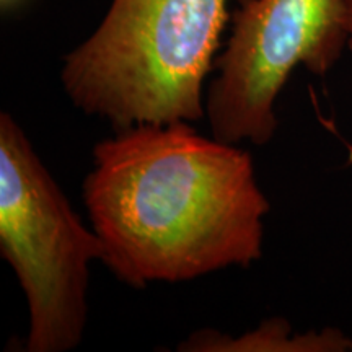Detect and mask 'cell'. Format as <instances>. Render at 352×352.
Instances as JSON below:
<instances>
[{
    "label": "cell",
    "mask_w": 352,
    "mask_h": 352,
    "mask_svg": "<svg viewBox=\"0 0 352 352\" xmlns=\"http://www.w3.org/2000/svg\"><path fill=\"white\" fill-rule=\"evenodd\" d=\"M83 202L103 263L134 289L252 266L270 212L252 155L188 121L126 127L96 144Z\"/></svg>",
    "instance_id": "1"
},
{
    "label": "cell",
    "mask_w": 352,
    "mask_h": 352,
    "mask_svg": "<svg viewBox=\"0 0 352 352\" xmlns=\"http://www.w3.org/2000/svg\"><path fill=\"white\" fill-rule=\"evenodd\" d=\"M227 20V0H113L60 80L77 108L118 131L199 121Z\"/></svg>",
    "instance_id": "2"
},
{
    "label": "cell",
    "mask_w": 352,
    "mask_h": 352,
    "mask_svg": "<svg viewBox=\"0 0 352 352\" xmlns=\"http://www.w3.org/2000/svg\"><path fill=\"white\" fill-rule=\"evenodd\" d=\"M0 253L30 310L28 352H65L82 342L90 263L104 245L83 226L23 129L0 114Z\"/></svg>",
    "instance_id": "3"
},
{
    "label": "cell",
    "mask_w": 352,
    "mask_h": 352,
    "mask_svg": "<svg viewBox=\"0 0 352 352\" xmlns=\"http://www.w3.org/2000/svg\"><path fill=\"white\" fill-rule=\"evenodd\" d=\"M344 47L342 0H240L206 98L214 138L270 142L277 127L276 100L294 69L303 65L327 76Z\"/></svg>",
    "instance_id": "4"
},
{
    "label": "cell",
    "mask_w": 352,
    "mask_h": 352,
    "mask_svg": "<svg viewBox=\"0 0 352 352\" xmlns=\"http://www.w3.org/2000/svg\"><path fill=\"white\" fill-rule=\"evenodd\" d=\"M188 352H342L352 351V341L336 329L305 334L292 333L284 318L263 321L254 331L241 336L202 329L178 347Z\"/></svg>",
    "instance_id": "5"
},
{
    "label": "cell",
    "mask_w": 352,
    "mask_h": 352,
    "mask_svg": "<svg viewBox=\"0 0 352 352\" xmlns=\"http://www.w3.org/2000/svg\"><path fill=\"white\" fill-rule=\"evenodd\" d=\"M346 13V28H347V47L352 52V0H342Z\"/></svg>",
    "instance_id": "6"
},
{
    "label": "cell",
    "mask_w": 352,
    "mask_h": 352,
    "mask_svg": "<svg viewBox=\"0 0 352 352\" xmlns=\"http://www.w3.org/2000/svg\"><path fill=\"white\" fill-rule=\"evenodd\" d=\"M12 2H13V0H2L3 6H8V3H12Z\"/></svg>",
    "instance_id": "7"
}]
</instances>
